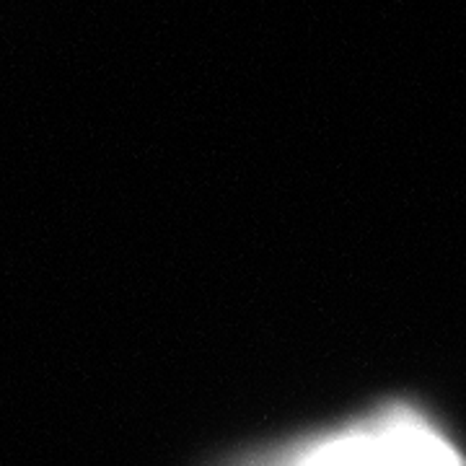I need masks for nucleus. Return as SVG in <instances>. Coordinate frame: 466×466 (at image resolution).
<instances>
[{"mask_svg": "<svg viewBox=\"0 0 466 466\" xmlns=\"http://www.w3.org/2000/svg\"><path fill=\"white\" fill-rule=\"evenodd\" d=\"M303 466H389L376 438H345L317 451Z\"/></svg>", "mask_w": 466, "mask_h": 466, "instance_id": "f03ea898", "label": "nucleus"}, {"mask_svg": "<svg viewBox=\"0 0 466 466\" xmlns=\"http://www.w3.org/2000/svg\"><path fill=\"white\" fill-rule=\"evenodd\" d=\"M379 443L389 466H459L453 451L420 425L397 422L379 435Z\"/></svg>", "mask_w": 466, "mask_h": 466, "instance_id": "f257e3e1", "label": "nucleus"}]
</instances>
